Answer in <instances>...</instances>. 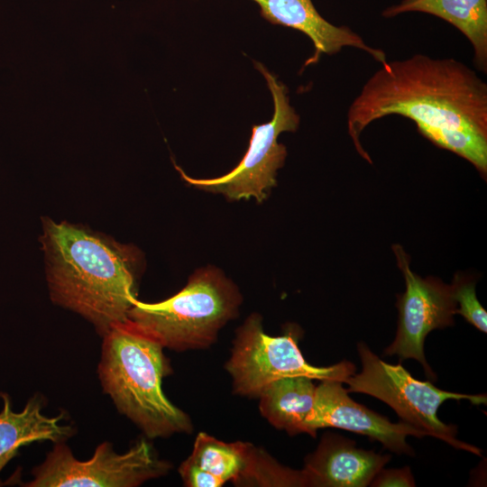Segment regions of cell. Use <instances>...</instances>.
Wrapping results in <instances>:
<instances>
[{
  "mask_svg": "<svg viewBox=\"0 0 487 487\" xmlns=\"http://www.w3.org/2000/svg\"><path fill=\"white\" fill-rule=\"evenodd\" d=\"M392 115L412 120L424 137L486 177L487 84L466 64L425 54L381 64L347 110L348 134L370 163L361 134L372 122Z\"/></svg>",
  "mask_w": 487,
  "mask_h": 487,
  "instance_id": "6da1fadb",
  "label": "cell"
},
{
  "mask_svg": "<svg viewBox=\"0 0 487 487\" xmlns=\"http://www.w3.org/2000/svg\"><path fill=\"white\" fill-rule=\"evenodd\" d=\"M41 242L54 302L88 319L102 335L127 319L136 300L133 250L49 219L43 223Z\"/></svg>",
  "mask_w": 487,
  "mask_h": 487,
  "instance_id": "7a4b0ae2",
  "label": "cell"
},
{
  "mask_svg": "<svg viewBox=\"0 0 487 487\" xmlns=\"http://www.w3.org/2000/svg\"><path fill=\"white\" fill-rule=\"evenodd\" d=\"M103 336L98 376L118 411L149 438L191 433L189 416L161 388L162 379L171 372L162 344L128 318Z\"/></svg>",
  "mask_w": 487,
  "mask_h": 487,
  "instance_id": "3957f363",
  "label": "cell"
},
{
  "mask_svg": "<svg viewBox=\"0 0 487 487\" xmlns=\"http://www.w3.org/2000/svg\"><path fill=\"white\" fill-rule=\"evenodd\" d=\"M242 297L218 269L195 271L187 285L158 303L134 301L127 318L175 351L207 348L220 329L237 316Z\"/></svg>",
  "mask_w": 487,
  "mask_h": 487,
  "instance_id": "277c9868",
  "label": "cell"
},
{
  "mask_svg": "<svg viewBox=\"0 0 487 487\" xmlns=\"http://www.w3.org/2000/svg\"><path fill=\"white\" fill-rule=\"evenodd\" d=\"M362 371L347 377L344 383L349 392H359L375 397L389 405L400 419L427 436L438 438L455 448L481 455V451L472 445L458 440L457 427L446 425L437 415V409L448 400H467L473 405L486 404L485 394L470 395L451 392L436 387L428 381L415 379L402 365L390 364L373 354L367 345H357Z\"/></svg>",
  "mask_w": 487,
  "mask_h": 487,
  "instance_id": "5b68a950",
  "label": "cell"
},
{
  "mask_svg": "<svg viewBox=\"0 0 487 487\" xmlns=\"http://www.w3.org/2000/svg\"><path fill=\"white\" fill-rule=\"evenodd\" d=\"M301 334L298 326L291 325L282 335L271 336L263 330L262 317L250 315L236 331L225 365L233 381L234 392L258 398L268 384L281 378L306 376L319 381L344 383L355 372L354 364L348 361L326 367L308 363L299 348Z\"/></svg>",
  "mask_w": 487,
  "mask_h": 487,
  "instance_id": "8992f818",
  "label": "cell"
},
{
  "mask_svg": "<svg viewBox=\"0 0 487 487\" xmlns=\"http://www.w3.org/2000/svg\"><path fill=\"white\" fill-rule=\"evenodd\" d=\"M255 68L264 77L271 93L274 112L266 124L253 125L248 149L238 165L227 174L215 179H194L181 168L175 166L188 184L216 194L229 200L254 198L261 203L276 186L277 170L284 164L286 147L277 139L282 132H295L299 115L289 104L287 87L272 75L262 63L254 61Z\"/></svg>",
  "mask_w": 487,
  "mask_h": 487,
  "instance_id": "52a82bcc",
  "label": "cell"
},
{
  "mask_svg": "<svg viewBox=\"0 0 487 487\" xmlns=\"http://www.w3.org/2000/svg\"><path fill=\"white\" fill-rule=\"evenodd\" d=\"M171 464L159 458L145 439L117 454L111 443L96 446L86 461L75 458L64 442L55 443L45 461L32 470L28 487H135L168 473Z\"/></svg>",
  "mask_w": 487,
  "mask_h": 487,
  "instance_id": "ba28073f",
  "label": "cell"
},
{
  "mask_svg": "<svg viewBox=\"0 0 487 487\" xmlns=\"http://www.w3.org/2000/svg\"><path fill=\"white\" fill-rule=\"evenodd\" d=\"M392 250L405 278L406 290L396 296L398 327L395 338L384 350V354L397 355L400 361L415 359L421 363L426 375L436 380V373L425 357L424 343L427 335L434 329L455 324L454 316L457 305L452 285L434 277L423 279L415 274L409 268V256L403 248L394 244Z\"/></svg>",
  "mask_w": 487,
  "mask_h": 487,
  "instance_id": "9c48e42d",
  "label": "cell"
},
{
  "mask_svg": "<svg viewBox=\"0 0 487 487\" xmlns=\"http://www.w3.org/2000/svg\"><path fill=\"white\" fill-rule=\"evenodd\" d=\"M336 427L368 436L399 455H414L407 443L409 436L427 434L404 421L391 422L365 406L357 403L339 381H323L316 387L312 413L306 424V434L316 436L319 428Z\"/></svg>",
  "mask_w": 487,
  "mask_h": 487,
  "instance_id": "30bf717a",
  "label": "cell"
},
{
  "mask_svg": "<svg viewBox=\"0 0 487 487\" xmlns=\"http://www.w3.org/2000/svg\"><path fill=\"white\" fill-rule=\"evenodd\" d=\"M253 1L260 6L261 15L271 23L293 28L311 40L315 51L304 67L318 62L322 54L334 55L345 47L363 51L381 64L387 60L382 50L368 45L348 26H337L326 21L311 0Z\"/></svg>",
  "mask_w": 487,
  "mask_h": 487,
  "instance_id": "8fae6325",
  "label": "cell"
},
{
  "mask_svg": "<svg viewBox=\"0 0 487 487\" xmlns=\"http://www.w3.org/2000/svg\"><path fill=\"white\" fill-rule=\"evenodd\" d=\"M391 458L358 448L349 438L326 434L317 449L306 457L302 472L308 486L365 487Z\"/></svg>",
  "mask_w": 487,
  "mask_h": 487,
  "instance_id": "7c38bea8",
  "label": "cell"
},
{
  "mask_svg": "<svg viewBox=\"0 0 487 487\" xmlns=\"http://www.w3.org/2000/svg\"><path fill=\"white\" fill-rule=\"evenodd\" d=\"M0 398L4 404L0 411V473L21 447L40 441L64 442L74 434L70 425L62 423L64 412L55 417L42 413L44 400L39 395L32 397L19 412L13 409L8 394L1 392Z\"/></svg>",
  "mask_w": 487,
  "mask_h": 487,
  "instance_id": "4fadbf2b",
  "label": "cell"
},
{
  "mask_svg": "<svg viewBox=\"0 0 487 487\" xmlns=\"http://www.w3.org/2000/svg\"><path fill=\"white\" fill-rule=\"evenodd\" d=\"M253 446L247 442L219 440L205 432L195 439L190 455L179 473L187 487H220L234 484L248 466Z\"/></svg>",
  "mask_w": 487,
  "mask_h": 487,
  "instance_id": "5bb4252c",
  "label": "cell"
},
{
  "mask_svg": "<svg viewBox=\"0 0 487 487\" xmlns=\"http://www.w3.org/2000/svg\"><path fill=\"white\" fill-rule=\"evenodd\" d=\"M407 13L436 16L455 27L470 41L478 69L487 70L486 0H402L381 12L384 18Z\"/></svg>",
  "mask_w": 487,
  "mask_h": 487,
  "instance_id": "9a60e30c",
  "label": "cell"
},
{
  "mask_svg": "<svg viewBox=\"0 0 487 487\" xmlns=\"http://www.w3.org/2000/svg\"><path fill=\"white\" fill-rule=\"evenodd\" d=\"M316 385L311 378L292 376L276 380L260 393L262 415L276 428L289 435L306 433L315 402Z\"/></svg>",
  "mask_w": 487,
  "mask_h": 487,
  "instance_id": "2e32d148",
  "label": "cell"
},
{
  "mask_svg": "<svg viewBox=\"0 0 487 487\" xmlns=\"http://www.w3.org/2000/svg\"><path fill=\"white\" fill-rule=\"evenodd\" d=\"M235 485L308 486L302 472L286 468L253 446L247 468Z\"/></svg>",
  "mask_w": 487,
  "mask_h": 487,
  "instance_id": "e0dca14e",
  "label": "cell"
},
{
  "mask_svg": "<svg viewBox=\"0 0 487 487\" xmlns=\"http://www.w3.org/2000/svg\"><path fill=\"white\" fill-rule=\"evenodd\" d=\"M451 285L453 296L457 305L455 314L462 315L468 323L481 332L486 333L487 313L477 299L475 282L456 274Z\"/></svg>",
  "mask_w": 487,
  "mask_h": 487,
  "instance_id": "ac0fdd59",
  "label": "cell"
},
{
  "mask_svg": "<svg viewBox=\"0 0 487 487\" xmlns=\"http://www.w3.org/2000/svg\"><path fill=\"white\" fill-rule=\"evenodd\" d=\"M415 481L409 466L400 469L381 468L370 483L372 487H414Z\"/></svg>",
  "mask_w": 487,
  "mask_h": 487,
  "instance_id": "d6986e66",
  "label": "cell"
}]
</instances>
